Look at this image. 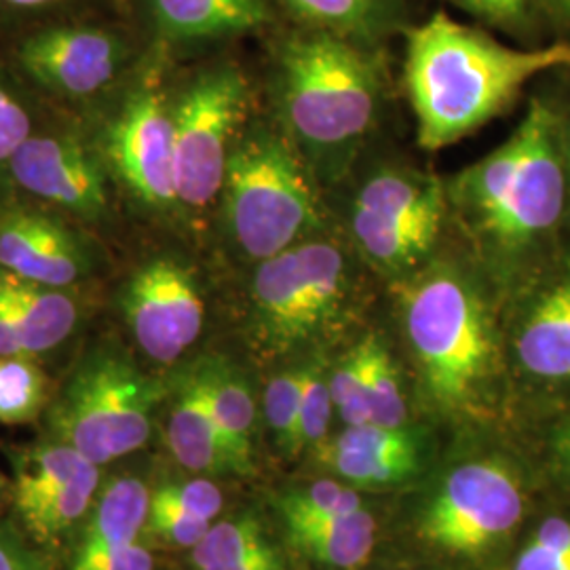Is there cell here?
Masks as SVG:
<instances>
[{"label":"cell","mask_w":570,"mask_h":570,"mask_svg":"<svg viewBox=\"0 0 570 570\" xmlns=\"http://www.w3.org/2000/svg\"><path fill=\"white\" fill-rule=\"evenodd\" d=\"M570 66V45L511 49L435 13L407 39L406 82L429 150L459 142L510 106L541 72Z\"/></svg>","instance_id":"6da1fadb"},{"label":"cell","mask_w":570,"mask_h":570,"mask_svg":"<svg viewBox=\"0 0 570 570\" xmlns=\"http://www.w3.org/2000/svg\"><path fill=\"white\" fill-rule=\"evenodd\" d=\"M452 197L475 228L505 249L548 235L567 197L550 108L532 102L510 140L456 178Z\"/></svg>","instance_id":"7a4b0ae2"},{"label":"cell","mask_w":570,"mask_h":570,"mask_svg":"<svg viewBox=\"0 0 570 570\" xmlns=\"http://www.w3.org/2000/svg\"><path fill=\"white\" fill-rule=\"evenodd\" d=\"M407 341L431 397L446 410H473L494 372L489 313L468 279L431 271L402 292Z\"/></svg>","instance_id":"3957f363"},{"label":"cell","mask_w":570,"mask_h":570,"mask_svg":"<svg viewBox=\"0 0 570 570\" xmlns=\"http://www.w3.org/2000/svg\"><path fill=\"white\" fill-rule=\"evenodd\" d=\"M161 397V385L121 345L98 343L79 360L49 410L51 440L102 468L150 440Z\"/></svg>","instance_id":"277c9868"},{"label":"cell","mask_w":570,"mask_h":570,"mask_svg":"<svg viewBox=\"0 0 570 570\" xmlns=\"http://www.w3.org/2000/svg\"><path fill=\"white\" fill-rule=\"evenodd\" d=\"M223 195L235 244L258 263L301 244L320 223L303 165L279 136L266 129H254L233 146Z\"/></svg>","instance_id":"5b68a950"},{"label":"cell","mask_w":570,"mask_h":570,"mask_svg":"<svg viewBox=\"0 0 570 570\" xmlns=\"http://www.w3.org/2000/svg\"><path fill=\"white\" fill-rule=\"evenodd\" d=\"M279 94L292 134L315 150H334L370 129L379 79L360 51L332 35H313L287 42Z\"/></svg>","instance_id":"8992f818"},{"label":"cell","mask_w":570,"mask_h":570,"mask_svg":"<svg viewBox=\"0 0 570 570\" xmlns=\"http://www.w3.org/2000/svg\"><path fill=\"white\" fill-rule=\"evenodd\" d=\"M345 284V256L330 242H301L263 261L252 282L263 341L287 351L313 338L336 315Z\"/></svg>","instance_id":"52a82bcc"},{"label":"cell","mask_w":570,"mask_h":570,"mask_svg":"<svg viewBox=\"0 0 570 570\" xmlns=\"http://www.w3.org/2000/svg\"><path fill=\"white\" fill-rule=\"evenodd\" d=\"M527 499L515 471L499 459L452 469L419 518V534L435 550L475 558L508 541Z\"/></svg>","instance_id":"ba28073f"},{"label":"cell","mask_w":570,"mask_h":570,"mask_svg":"<svg viewBox=\"0 0 570 570\" xmlns=\"http://www.w3.org/2000/svg\"><path fill=\"white\" fill-rule=\"evenodd\" d=\"M247 85L235 68L205 72L174 108L178 205L204 209L225 186L235 131L247 110Z\"/></svg>","instance_id":"9c48e42d"},{"label":"cell","mask_w":570,"mask_h":570,"mask_svg":"<svg viewBox=\"0 0 570 570\" xmlns=\"http://www.w3.org/2000/svg\"><path fill=\"white\" fill-rule=\"evenodd\" d=\"M102 487L100 465L56 440L21 454L16 465V508L28 534L56 546L81 530Z\"/></svg>","instance_id":"30bf717a"},{"label":"cell","mask_w":570,"mask_h":570,"mask_svg":"<svg viewBox=\"0 0 570 570\" xmlns=\"http://www.w3.org/2000/svg\"><path fill=\"white\" fill-rule=\"evenodd\" d=\"M122 317L138 346L159 364H174L202 336L204 298L193 273L174 258L140 266L121 294Z\"/></svg>","instance_id":"8fae6325"},{"label":"cell","mask_w":570,"mask_h":570,"mask_svg":"<svg viewBox=\"0 0 570 570\" xmlns=\"http://www.w3.org/2000/svg\"><path fill=\"white\" fill-rule=\"evenodd\" d=\"M110 159L129 190L153 207L178 204L174 110L153 85L134 91L110 131Z\"/></svg>","instance_id":"7c38bea8"},{"label":"cell","mask_w":570,"mask_h":570,"mask_svg":"<svg viewBox=\"0 0 570 570\" xmlns=\"http://www.w3.org/2000/svg\"><path fill=\"white\" fill-rule=\"evenodd\" d=\"M7 165L21 188L81 218L96 220L108 209L100 167L70 138L30 136Z\"/></svg>","instance_id":"4fadbf2b"},{"label":"cell","mask_w":570,"mask_h":570,"mask_svg":"<svg viewBox=\"0 0 570 570\" xmlns=\"http://www.w3.org/2000/svg\"><path fill=\"white\" fill-rule=\"evenodd\" d=\"M121 42L96 28H56L21 45L23 70L66 96H91L117 77Z\"/></svg>","instance_id":"5bb4252c"},{"label":"cell","mask_w":570,"mask_h":570,"mask_svg":"<svg viewBox=\"0 0 570 570\" xmlns=\"http://www.w3.org/2000/svg\"><path fill=\"white\" fill-rule=\"evenodd\" d=\"M81 239L42 214L4 209L0 214V271L26 282L70 287L89 273Z\"/></svg>","instance_id":"9a60e30c"},{"label":"cell","mask_w":570,"mask_h":570,"mask_svg":"<svg viewBox=\"0 0 570 570\" xmlns=\"http://www.w3.org/2000/svg\"><path fill=\"white\" fill-rule=\"evenodd\" d=\"M324 461L346 484L385 489L410 480L419 468V446L404 429L346 428L326 450Z\"/></svg>","instance_id":"2e32d148"},{"label":"cell","mask_w":570,"mask_h":570,"mask_svg":"<svg viewBox=\"0 0 570 570\" xmlns=\"http://www.w3.org/2000/svg\"><path fill=\"white\" fill-rule=\"evenodd\" d=\"M522 370L546 383L570 381V265L530 306L515 338Z\"/></svg>","instance_id":"e0dca14e"},{"label":"cell","mask_w":570,"mask_h":570,"mask_svg":"<svg viewBox=\"0 0 570 570\" xmlns=\"http://www.w3.org/2000/svg\"><path fill=\"white\" fill-rule=\"evenodd\" d=\"M167 444L183 468L212 475H235L195 367L178 381L167 421Z\"/></svg>","instance_id":"ac0fdd59"},{"label":"cell","mask_w":570,"mask_h":570,"mask_svg":"<svg viewBox=\"0 0 570 570\" xmlns=\"http://www.w3.org/2000/svg\"><path fill=\"white\" fill-rule=\"evenodd\" d=\"M0 296L11 313L26 357L58 348L75 332L79 306L61 287L26 282L0 271Z\"/></svg>","instance_id":"d6986e66"},{"label":"cell","mask_w":570,"mask_h":570,"mask_svg":"<svg viewBox=\"0 0 570 570\" xmlns=\"http://www.w3.org/2000/svg\"><path fill=\"white\" fill-rule=\"evenodd\" d=\"M195 372L204 385L205 397L214 421L220 429L228 459L235 475L254 471V425L256 402L244 376L223 360H205Z\"/></svg>","instance_id":"ffe728a7"},{"label":"cell","mask_w":570,"mask_h":570,"mask_svg":"<svg viewBox=\"0 0 570 570\" xmlns=\"http://www.w3.org/2000/svg\"><path fill=\"white\" fill-rule=\"evenodd\" d=\"M150 510V490L136 475H117L96 494L87 513L77 550H98L140 541Z\"/></svg>","instance_id":"44dd1931"},{"label":"cell","mask_w":570,"mask_h":570,"mask_svg":"<svg viewBox=\"0 0 570 570\" xmlns=\"http://www.w3.org/2000/svg\"><path fill=\"white\" fill-rule=\"evenodd\" d=\"M153 13L171 39L237 35L271 20L263 0H153Z\"/></svg>","instance_id":"7402d4cb"},{"label":"cell","mask_w":570,"mask_h":570,"mask_svg":"<svg viewBox=\"0 0 570 570\" xmlns=\"http://www.w3.org/2000/svg\"><path fill=\"white\" fill-rule=\"evenodd\" d=\"M376 520L364 508L287 530L289 541L308 558L334 567L357 569L376 546Z\"/></svg>","instance_id":"603a6c76"},{"label":"cell","mask_w":570,"mask_h":570,"mask_svg":"<svg viewBox=\"0 0 570 570\" xmlns=\"http://www.w3.org/2000/svg\"><path fill=\"white\" fill-rule=\"evenodd\" d=\"M353 207L393 223L421 226L438 233L442 218V193L435 184L425 183L423 178L402 171H383L364 184Z\"/></svg>","instance_id":"cb8c5ba5"},{"label":"cell","mask_w":570,"mask_h":570,"mask_svg":"<svg viewBox=\"0 0 570 570\" xmlns=\"http://www.w3.org/2000/svg\"><path fill=\"white\" fill-rule=\"evenodd\" d=\"M351 228L367 258L391 271L416 265L438 235L435 230L393 223L360 207H353Z\"/></svg>","instance_id":"d4e9b609"},{"label":"cell","mask_w":570,"mask_h":570,"mask_svg":"<svg viewBox=\"0 0 570 570\" xmlns=\"http://www.w3.org/2000/svg\"><path fill=\"white\" fill-rule=\"evenodd\" d=\"M271 550L275 548L261 520L252 513H242L209 527L204 539L193 548V564L197 570L223 569Z\"/></svg>","instance_id":"484cf974"},{"label":"cell","mask_w":570,"mask_h":570,"mask_svg":"<svg viewBox=\"0 0 570 570\" xmlns=\"http://www.w3.org/2000/svg\"><path fill=\"white\" fill-rule=\"evenodd\" d=\"M360 346L366 364L367 404L372 425L404 429L406 400L402 393L397 367L389 357L387 348L376 336H367Z\"/></svg>","instance_id":"4316f807"},{"label":"cell","mask_w":570,"mask_h":570,"mask_svg":"<svg viewBox=\"0 0 570 570\" xmlns=\"http://www.w3.org/2000/svg\"><path fill=\"white\" fill-rule=\"evenodd\" d=\"M47 381L32 357L0 360V425H23L41 414Z\"/></svg>","instance_id":"83f0119b"},{"label":"cell","mask_w":570,"mask_h":570,"mask_svg":"<svg viewBox=\"0 0 570 570\" xmlns=\"http://www.w3.org/2000/svg\"><path fill=\"white\" fill-rule=\"evenodd\" d=\"M285 529H301L306 524L362 510V497L357 490L336 480H320L311 487L292 490L277 503Z\"/></svg>","instance_id":"f1b7e54d"},{"label":"cell","mask_w":570,"mask_h":570,"mask_svg":"<svg viewBox=\"0 0 570 570\" xmlns=\"http://www.w3.org/2000/svg\"><path fill=\"white\" fill-rule=\"evenodd\" d=\"M301 393H303V370L284 372L271 379L265 389L266 423L275 433L277 444L287 454L298 452L296 435H298Z\"/></svg>","instance_id":"f546056e"},{"label":"cell","mask_w":570,"mask_h":570,"mask_svg":"<svg viewBox=\"0 0 570 570\" xmlns=\"http://www.w3.org/2000/svg\"><path fill=\"white\" fill-rule=\"evenodd\" d=\"M511 570H570V520L546 518L518 551Z\"/></svg>","instance_id":"4dcf8cb0"},{"label":"cell","mask_w":570,"mask_h":570,"mask_svg":"<svg viewBox=\"0 0 570 570\" xmlns=\"http://www.w3.org/2000/svg\"><path fill=\"white\" fill-rule=\"evenodd\" d=\"M330 393L334 407L338 410L346 428L366 425L370 421L367 404L366 364L362 346L346 355L343 364L330 374Z\"/></svg>","instance_id":"1f68e13d"},{"label":"cell","mask_w":570,"mask_h":570,"mask_svg":"<svg viewBox=\"0 0 570 570\" xmlns=\"http://www.w3.org/2000/svg\"><path fill=\"white\" fill-rule=\"evenodd\" d=\"M332 410L334 402L330 393V381L320 370H303V393L296 435L298 452L306 446H317L326 440Z\"/></svg>","instance_id":"d6a6232c"},{"label":"cell","mask_w":570,"mask_h":570,"mask_svg":"<svg viewBox=\"0 0 570 570\" xmlns=\"http://www.w3.org/2000/svg\"><path fill=\"white\" fill-rule=\"evenodd\" d=\"M212 527V522L202 520L197 515H190L188 511L180 510L150 492V510H148V522L146 532L165 546L174 548H195Z\"/></svg>","instance_id":"836d02e7"},{"label":"cell","mask_w":570,"mask_h":570,"mask_svg":"<svg viewBox=\"0 0 570 570\" xmlns=\"http://www.w3.org/2000/svg\"><path fill=\"white\" fill-rule=\"evenodd\" d=\"M305 20L322 23L332 30L357 32L367 26L379 7V0H284Z\"/></svg>","instance_id":"e575fe53"},{"label":"cell","mask_w":570,"mask_h":570,"mask_svg":"<svg viewBox=\"0 0 570 570\" xmlns=\"http://www.w3.org/2000/svg\"><path fill=\"white\" fill-rule=\"evenodd\" d=\"M153 492L165 501H169L171 505L188 511L190 515H197L207 522H214L225 505L223 490L218 489L212 480H205V478L165 480Z\"/></svg>","instance_id":"d590c367"},{"label":"cell","mask_w":570,"mask_h":570,"mask_svg":"<svg viewBox=\"0 0 570 570\" xmlns=\"http://www.w3.org/2000/svg\"><path fill=\"white\" fill-rule=\"evenodd\" d=\"M68 570H155V558L140 541L98 550H75Z\"/></svg>","instance_id":"8d00e7d4"},{"label":"cell","mask_w":570,"mask_h":570,"mask_svg":"<svg viewBox=\"0 0 570 570\" xmlns=\"http://www.w3.org/2000/svg\"><path fill=\"white\" fill-rule=\"evenodd\" d=\"M32 125L18 100L0 87V164H9L32 134Z\"/></svg>","instance_id":"74e56055"},{"label":"cell","mask_w":570,"mask_h":570,"mask_svg":"<svg viewBox=\"0 0 570 570\" xmlns=\"http://www.w3.org/2000/svg\"><path fill=\"white\" fill-rule=\"evenodd\" d=\"M0 570H51L41 551L13 524H0Z\"/></svg>","instance_id":"f35d334b"},{"label":"cell","mask_w":570,"mask_h":570,"mask_svg":"<svg viewBox=\"0 0 570 570\" xmlns=\"http://www.w3.org/2000/svg\"><path fill=\"white\" fill-rule=\"evenodd\" d=\"M7 357H26V353L21 348L20 336L11 320V313L0 296V360Z\"/></svg>","instance_id":"ab89813d"},{"label":"cell","mask_w":570,"mask_h":570,"mask_svg":"<svg viewBox=\"0 0 570 570\" xmlns=\"http://www.w3.org/2000/svg\"><path fill=\"white\" fill-rule=\"evenodd\" d=\"M205 570H285V567L284 560H282V556H279V551L271 550L263 553V556L252 558V560H245V562H239V564H233V567Z\"/></svg>","instance_id":"60d3db41"},{"label":"cell","mask_w":570,"mask_h":570,"mask_svg":"<svg viewBox=\"0 0 570 570\" xmlns=\"http://www.w3.org/2000/svg\"><path fill=\"white\" fill-rule=\"evenodd\" d=\"M553 452H556V461L562 469V473L570 480V423L558 431L556 442H553Z\"/></svg>","instance_id":"b9f144b4"},{"label":"cell","mask_w":570,"mask_h":570,"mask_svg":"<svg viewBox=\"0 0 570 570\" xmlns=\"http://www.w3.org/2000/svg\"><path fill=\"white\" fill-rule=\"evenodd\" d=\"M463 4H468L469 9L478 11V13H484L489 18H497V20H503V13H501V2L499 0H461Z\"/></svg>","instance_id":"7bdbcfd3"},{"label":"cell","mask_w":570,"mask_h":570,"mask_svg":"<svg viewBox=\"0 0 570 570\" xmlns=\"http://www.w3.org/2000/svg\"><path fill=\"white\" fill-rule=\"evenodd\" d=\"M501 2V13H503V20H513L522 13V7H524V0H499Z\"/></svg>","instance_id":"ee69618b"},{"label":"cell","mask_w":570,"mask_h":570,"mask_svg":"<svg viewBox=\"0 0 570 570\" xmlns=\"http://www.w3.org/2000/svg\"><path fill=\"white\" fill-rule=\"evenodd\" d=\"M2 2L11 4V7H20V9H37V7H45V4H51L58 0H2Z\"/></svg>","instance_id":"f6af8a7d"},{"label":"cell","mask_w":570,"mask_h":570,"mask_svg":"<svg viewBox=\"0 0 570 570\" xmlns=\"http://www.w3.org/2000/svg\"><path fill=\"white\" fill-rule=\"evenodd\" d=\"M560 2L564 4V9H567V11L570 13V0H560Z\"/></svg>","instance_id":"bcb514c9"},{"label":"cell","mask_w":570,"mask_h":570,"mask_svg":"<svg viewBox=\"0 0 570 570\" xmlns=\"http://www.w3.org/2000/svg\"><path fill=\"white\" fill-rule=\"evenodd\" d=\"M0 490H2V475H0Z\"/></svg>","instance_id":"7dc6e473"},{"label":"cell","mask_w":570,"mask_h":570,"mask_svg":"<svg viewBox=\"0 0 570 570\" xmlns=\"http://www.w3.org/2000/svg\"><path fill=\"white\" fill-rule=\"evenodd\" d=\"M569 164H570V150H569Z\"/></svg>","instance_id":"c3c4849f"}]
</instances>
